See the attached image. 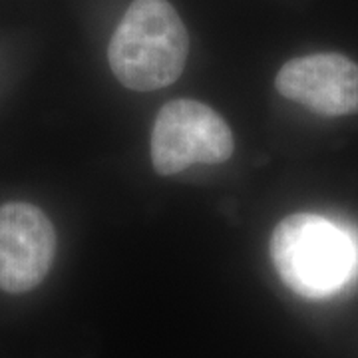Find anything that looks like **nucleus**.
<instances>
[{"label":"nucleus","instance_id":"nucleus-1","mask_svg":"<svg viewBox=\"0 0 358 358\" xmlns=\"http://www.w3.org/2000/svg\"><path fill=\"white\" fill-rule=\"evenodd\" d=\"M268 251L281 281L310 301L343 291L358 273L355 237L319 213H293L279 221Z\"/></svg>","mask_w":358,"mask_h":358},{"label":"nucleus","instance_id":"nucleus-2","mask_svg":"<svg viewBox=\"0 0 358 358\" xmlns=\"http://www.w3.org/2000/svg\"><path fill=\"white\" fill-rule=\"evenodd\" d=\"M189 36L167 0H134L108 46L115 80L134 92L173 84L187 62Z\"/></svg>","mask_w":358,"mask_h":358},{"label":"nucleus","instance_id":"nucleus-3","mask_svg":"<svg viewBox=\"0 0 358 358\" xmlns=\"http://www.w3.org/2000/svg\"><path fill=\"white\" fill-rule=\"evenodd\" d=\"M150 148L155 173L167 178L195 164H225L235 152V141L227 122L211 106L171 100L155 115Z\"/></svg>","mask_w":358,"mask_h":358},{"label":"nucleus","instance_id":"nucleus-4","mask_svg":"<svg viewBox=\"0 0 358 358\" xmlns=\"http://www.w3.org/2000/svg\"><path fill=\"white\" fill-rule=\"evenodd\" d=\"M56 257V231L32 203L0 205V291L22 294L36 289Z\"/></svg>","mask_w":358,"mask_h":358},{"label":"nucleus","instance_id":"nucleus-5","mask_svg":"<svg viewBox=\"0 0 358 358\" xmlns=\"http://www.w3.org/2000/svg\"><path fill=\"white\" fill-rule=\"evenodd\" d=\"M282 98L327 117L358 114V64L343 54H307L282 64L275 78Z\"/></svg>","mask_w":358,"mask_h":358}]
</instances>
